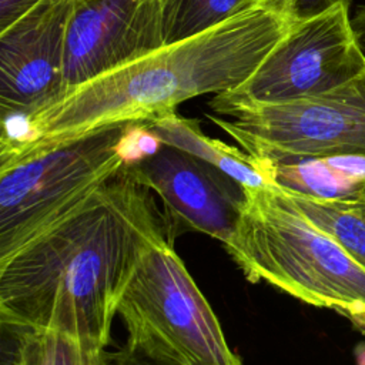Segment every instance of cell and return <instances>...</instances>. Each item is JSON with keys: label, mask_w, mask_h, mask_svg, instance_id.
Returning <instances> with one entry per match:
<instances>
[{"label": "cell", "mask_w": 365, "mask_h": 365, "mask_svg": "<svg viewBox=\"0 0 365 365\" xmlns=\"http://www.w3.org/2000/svg\"><path fill=\"white\" fill-rule=\"evenodd\" d=\"M365 73L349 7L336 4L298 20L255 71L235 90L234 100L284 103L331 91Z\"/></svg>", "instance_id": "52a82bcc"}, {"label": "cell", "mask_w": 365, "mask_h": 365, "mask_svg": "<svg viewBox=\"0 0 365 365\" xmlns=\"http://www.w3.org/2000/svg\"><path fill=\"white\" fill-rule=\"evenodd\" d=\"M14 348L7 365H111L110 352L51 329H10Z\"/></svg>", "instance_id": "4fadbf2b"}, {"label": "cell", "mask_w": 365, "mask_h": 365, "mask_svg": "<svg viewBox=\"0 0 365 365\" xmlns=\"http://www.w3.org/2000/svg\"><path fill=\"white\" fill-rule=\"evenodd\" d=\"M272 185L322 200L355 201L365 194V155L259 161Z\"/></svg>", "instance_id": "8fae6325"}, {"label": "cell", "mask_w": 365, "mask_h": 365, "mask_svg": "<svg viewBox=\"0 0 365 365\" xmlns=\"http://www.w3.org/2000/svg\"><path fill=\"white\" fill-rule=\"evenodd\" d=\"M356 365H365V348H362L361 351H358V355H356Z\"/></svg>", "instance_id": "7402d4cb"}, {"label": "cell", "mask_w": 365, "mask_h": 365, "mask_svg": "<svg viewBox=\"0 0 365 365\" xmlns=\"http://www.w3.org/2000/svg\"><path fill=\"white\" fill-rule=\"evenodd\" d=\"M71 3L44 0L0 31L1 114H31L64 94V34Z\"/></svg>", "instance_id": "9c48e42d"}, {"label": "cell", "mask_w": 365, "mask_h": 365, "mask_svg": "<svg viewBox=\"0 0 365 365\" xmlns=\"http://www.w3.org/2000/svg\"><path fill=\"white\" fill-rule=\"evenodd\" d=\"M110 125L0 170V262L78 208L123 167Z\"/></svg>", "instance_id": "5b68a950"}, {"label": "cell", "mask_w": 365, "mask_h": 365, "mask_svg": "<svg viewBox=\"0 0 365 365\" xmlns=\"http://www.w3.org/2000/svg\"><path fill=\"white\" fill-rule=\"evenodd\" d=\"M164 44L160 0H76L64 34V94Z\"/></svg>", "instance_id": "ba28073f"}, {"label": "cell", "mask_w": 365, "mask_h": 365, "mask_svg": "<svg viewBox=\"0 0 365 365\" xmlns=\"http://www.w3.org/2000/svg\"><path fill=\"white\" fill-rule=\"evenodd\" d=\"M297 21L292 0H259L68 90L38 111L1 114L0 170L110 125L150 123L190 98L232 91Z\"/></svg>", "instance_id": "6da1fadb"}, {"label": "cell", "mask_w": 365, "mask_h": 365, "mask_svg": "<svg viewBox=\"0 0 365 365\" xmlns=\"http://www.w3.org/2000/svg\"><path fill=\"white\" fill-rule=\"evenodd\" d=\"M128 341L154 344L184 365H242L167 237L140 257L120 298Z\"/></svg>", "instance_id": "8992f818"}, {"label": "cell", "mask_w": 365, "mask_h": 365, "mask_svg": "<svg viewBox=\"0 0 365 365\" xmlns=\"http://www.w3.org/2000/svg\"><path fill=\"white\" fill-rule=\"evenodd\" d=\"M244 190L237 228L224 247L248 281L365 325V268L277 185Z\"/></svg>", "instance_id": "3957f363"}, {"label": "cell", "mask_w": 365, "mask_h": 365, "mask_svg": "<svg viewBox=\"0 0 365 365\" xmlns=\"http://www.w3.org/2000/svg\"><path fill=\"white\" fill-rule=\"evenodd\" d=\"M208 118L257 161L365 155V73L315 97L254 103L215 94Z\"/></svg>", "instance_id": "277c9868"}, {"label": "cell", "mask_w": 365, "mask_h": 365, "mask_svg": "<svg viewBox=\"0 0 365 365\" xmlns=\"http://www.w3.org/2000/svg\"><path fill=\"white\" fill-rule=\"evenodd\" d=\"M362 212H364V215H365V194H362L358 200H355V201H352Z\"/></svg>", "instance_id": "44dd1931"}, {"label": "cell", "mask_w": 365, "mask_h": 365, "mask_svg": "<svg viewBox=\"0 0 365 365\" xmlns=\"http://www.w3.org/2000/svg\"><path fill=\"white\" fill-rule=\"evenodd\" d=\"M111 365H184L163 348L150 342L128 341L117 352H110Z\"/></svg>", "instance_id": "e0dca14e"}, {"label": "cell", "mask_w": 365, "mask_h": 365, "mask_svg": "<svg viewBox=\"0 0 365 365\" xmlns=\"http://www.w3.org/2000/svg\"><path fill=\"white\" fill-rule=\"evenodd\" d=\"M292 1H294V9L298 20L317 16L336 4H344L346 7L351 6V0H292Z\"/></svg>", "instance_id": "d6986e66"}, {"label": "cell", "mask_w": 365, "mask_h": 365, "mask_svg": "<svg viewBox=\"0 0 365 365\" xmlns=\"http://www.w3.org/2000/svg\"><path fill=\"white\" fill-rule=\"evenodd\" d=\"M164 224L131 167L0 262V319L9 329H51L106 348L120 298Z\"/></svg>", "instance_id": "7a4b0ae2"}, {"label": "cell", "mask_w": 365, "mask_h": 365, "mask_svg": "<svg viewBox=\"0 0 365 365\" xmlns=\"http://www.w3.org/2000/svg\"><path fill=\"white\" fill-rule=\"evenodd\" d=\"M163 145L164 143L151 130L148 123L131 121L125 123L117 143V153L123 160V165L133 167L157 154Z\"/></svg>", "instance_id": "2e32d148"}, {"label": "cell", "mask_w": 365, "mask_h": 365, "mask_svg": "<svg viewBox=\"0 0 365 365\" xmlns=\"http://www.w3.org/2000/svg\"><path fill=\"white\" fill-rule=\"evenodd\" d=\"M279 190L307 218L336 240L365 268V215L352 201L322 200Z\"/></svg>", "instance_id": "5bb4252c"}, {"label": "cell", "mask_w": 365, "mask_h": 365, "mask_svg": "<svg viewBox=\"0 0 365 365\" xmlns=\"http://www.w3.org/2000/svg\"><path fill=\"white\" fill-rule=\"evenodd\" d=\"M151 130L165 144L217 167L245 188L272 185L262 164L244 150L231 147L202 133L197 118H188L177 111L154 118L148 123Z\"/></svg>", "instance_id": "7c38bea8"}, {"label": "cell", "mask_w": 365, "mask_h": 365, "mask_svg": "<svg viewBox=\"0 0 365 365\" xmlns=\"http://www.w3.org/2000/svg\"><path fill=\"white\" fill-rule=\"evenodd\" d=\"M44 0H0V31L31 13Z\"/></svg>", "instance_id": "ac0fdd59"}, {"label": "cell", "mask_w": 365, "mask_h": 365, "mask_svg": "<svg viewBox=\"0 0 365 365\" xmlns=\"http://www.w3.org/2000/svg\"><path fill=\"white\" fill-rule=\"evenodd\" d=\"M259 0H160L165 44L198 34Z\"/></svg>", "instance_id": "9a60e30c"}, {"label": "cell", "mask_w": 365, "mask_h": 365, "mask_svg": "<svg viewBox=\"0 0 365 365\" xmlns=\"http://www.w3.org/2000/svg\"><path fill=\"white\" fill-rule=\"evenodd\" d=\"M70 1H76V0H70Z\"/></svg>", "instance_id": "603a6c76"}, {"label": "cell", "mask_w": 365, "mask_h": 365, "mask_svg": "<svg viewBox=\"0 0 365 365\" xmlns=\"http://www.w3.org/2000/svg\"><path fill=\"white\" fill-rule=\"evenodd\" d=\"M138 180L154 191L175 222L220 240L232 237L245 190L217 167L171 145L131 167Z\"/></svg>", "instance_id": "30bf717a"}, {"label": "cell", "mask_w": 365, "mask_h": 365, "mask_svg": "<svg viewBox=\"0 0 365 365\" xmlns=\"http://www.w3.org/2000/svg\"><path fill=\"white\" fill-rule=\"evenodd\" d=\"M351 24H352L356 41L365 56V6L358 7L356 13L351 19Z\"/></svg>", "instance_id": "ffe728a7"}]
</instances>
